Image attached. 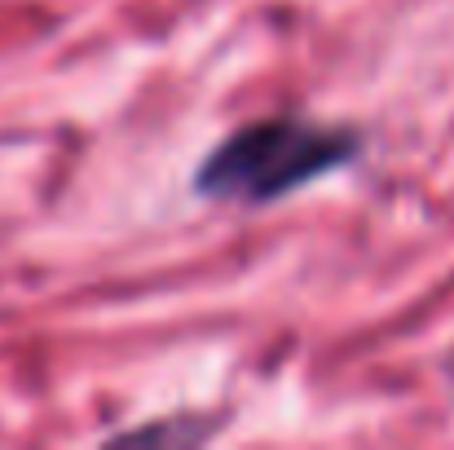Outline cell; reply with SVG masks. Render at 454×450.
I'll return each mask as SVG.
<instances>
[{
	"instance_id": "1",
	"label": "cell",
	"mask_w": 454,
	"mask_h": 450,
	"mask_svg": "<svg viewBox=\"0 0 454 450\" xmlns=\"http://www.w3.org/2000/svg\"><path fill=\"white\" fill-rule=\"evenodd\" d=\"M362 133L309 115H270L234 129L194 168V190L216 203L265 208L357 163Z\"/></svg>"
}]
</instances>
